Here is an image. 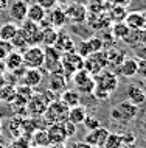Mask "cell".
Returning a JSON list of instances; mask_svg holds the SVG:
<instances>
[{"mask_svg":"<svg viewBox=\"0 0 146 148\" xmlns=\"http://www.w3.org/2000/svg\"><path fill=\"white\" fill-rule=\"evenodd\" d=\"M47 21L50 22V25L53 27V28H62V27L67 23V17H65V11H64V8H61V6H54L53 10H50L48 13H47Z\"/></svg>","mask_w":146,"mask_h":148,"instance_id":"cell-14","label":"cell"},{"mask_svg":"<svg viewBox=\"0 0 146 148\" xmlns=\"http://www.w3.org/2000/svg\"><path fill=\"white\" fill-rule=\"evenodd\" d=\"M86 117H87V108L82 106V105H78V106L70 108L69 109V117H67V120L78 126V125H81V123L84 122Z\"/></svg>","mask_w":146,"mask_h":148,"instance_id":"cell-23","label":"cell"},{"mask_svg":"<svg viewBox=\"0 0 146 148\" xmlns=\"http://www.w3.org/2000/svg\"><path fill=\"white\" fill-rule=\"evenodd\" d=\"M65 17H67V22L69 23H84L86 19H87V6L86 5H81V3H70L69 6L65 8Z\"/></svg>","mask_w":146,"mask_h":148,"instance_id":"cell-8","label":"cell"},{"mask_svg":"<svg viewBox=\"0 0 146 148\" xmlns=\"http://www.w3.org/2000/svg\"><path fill=\"white\" fill-rule=\"evenodd\" d=\"M132 49H134V53H135L137 59H146V45L145 44H139V45L132 47Z\"/></svg>","mask_w":146,"mask_h":148,"instance_id":"cell-40","label":"cell"},{"mask_svg":"<svg viewBox=\"0 0 146 148\" xmlns=\"http://www.w3.org/2000/svg\"><path fill=\"white\" fill-rule=\"evenodd\" d=\"M109 134H110V131L107 128L100 126L93 131H89V134L84 137V142L89 143V145H92L93 148H101V147H104V142H106V139H107Z\"/></svg>","mask_w":146,"mask_h":148,"instance_id":"cell-12","label":"cell"},{"mask_svg":"<svg viewBox=\"0 0 146 148\" xmlns=\"http://www.w3.org/2000/svg\"><path fill=\"white\" fill-rule=\"evenodd\" d=\"M11 45H13V49H19V50H23V49H26V47H28L26 39L23 38V34L20 33V30H19L17 34L11 39Z\"/></svg>","mask_w":146,"mask_h":148,"instance_id":"cell-32","label":"cell"},{"mask_svg":"<svg viewBox=\"0 0 146 148\" xmlns=\"http://www.w3.org/2000/svg\"><path fill=\"white\" fill-rule=\"evenodd\" d=\"M61 101L69 108H75L78 105H81V94L75 89H65L61 94Z\"/></svg>","mask_w":146,"mask_h":148,"instance_id":"cell-22","label":"cell"},{"mask_svg":"<svg viewBox=\"0 0 146 148\" xmlns=\"http://www.w3.org/2000/svg\"><path fill=\"white\" fill-rule=\"evenodd\" d=\"M76 3H81V5H86L87 2H90V0H75Z\"/></svg>","mask_w":146,"mask_h":148,"instance_id":"cell-48","label":"cell"},{"mask_svg":"<svg viewBox=\"0 0 146 148\" xmlns=\"http://www.w3.org/2000/svg\"><path fill=\"white\" fill-rule=\"evenodd\" d=\"M106 55H107V66H113L117 69L120 66V62L124 59V51L118 50V49H109L106 50Z\"/></svg>","mask_w":146,"mask_h":148,"instance_id":"cell-27","label":"cell"},{"mask_svg":"<svg viewBox=\"0 0 146 148\" xmlns=\"http://www.w3.org/2000/svg\"><path fill=\"white\" fill-rule=\"evenodd\" d=\"M86 42H87V47L90 50V55L92 53H96V51H101L104 49V41H103L101 38H98V36H92V38L86 39Z\"/></svg>","mask_w":146,"mask_h":148,"instance_id":"cell-29","label":"cell"},{"mask_svg":"<svg viewBox=\"0 0 146 148\" xmlns=\"http://www.w3.org/2000/svg\"><path fill=\"white\" fill-rule=\"evenodd\" d=\"M109 92H106L104 89H101V87L95 86L93 87V92H92V97H95L96 100H100V101H106V100L109 98Z\"/></svg>","mask_w":146,"mask_h":148,"instance_id":"cell-36","label":"cell"},{"mask_svg":"<svg viewBox=\"0 0 146 148\" xmlns=\"http://www.w3.org/2000/svg\"><path fill=\"white\" fill-rule=\"evenodd\" d=\"M82 125L86 126V130H87V131H93V130H96V128L101 126V122H100L96 117H93V115H89V114H87V117L84 119Z\"/></svg>","mask_w":146,"mask_h":148,"instance_id":"cell-33","label":"cell"},{"mask_svg":"<svg viewBox=\"0 0 146 148\" xmlns=\"http://www.w3.org/2000/svg\"><path fill=\"white\" fill-rule=\"evenodd\" d=\"M140 131H141V134H143L145 137H146V119L140 123Z\"/></svg>","mask_w":146,"mask_h":148,"instance_id":"cell-46","label":"cell"},{"mask_svg":"<svg viewBox=\"0 0 146 148\" xmlns=\"http://www.w3.org/2000/svg\"><path fill=\"white\" fill-rule=\"evenodd\" d=\"M135 139H137V136H135V133H132V131H128V133L121 134V140H123V147L134 145V143H135Z\"/></svg>","mask_w":146,"mask_h":148,"instance_id":"cell-37","label":"cell"},{"mask_svg":"<svg viewBox=\"0 0 146 148\" xmlns=\"http://www.w3.org/2000/svg\"><path fill=\"white\" fill-rule=\"evenodd\" d=\"M22 62L25 69H42V66H44V47H26L22 53Z\"/></svg>","mask_w":146,"mask_h":148,"instance_id":"cell-3","label":"cell"},{"mask_svg":"<svg viewBox=\"0 0 146 148\" xmlns=\"http://www.w3.org/2000/svg\"><path fill=\"white\" fill-rule=\"evenodd\" d=\"M69 148H93V147H92V145H89V143H86L84 140H82V142L79 140V142H75L73 145H70Z\"/></svg>","mask_w":146,"mask_h":148,"instance_id":"cell-42","label":"cell"},{"mask_svg":"<svg viewBox=\"0 0 146 148\" xmlns=\"http://www.w3.org/2000/svg\"><path fill=\"white\" fill-rule=\"evenodd\" d=\"M126 14H128V10L126 6H120V5H109V10H107V19L112 21V23H117V22H123Z\"/></svg>","mask_w":146,"mask_h":148,"instance_id":"cell-25","label":"cell"},{"mask_svg":"<svg viewBox=\"0 0 146 148\" xmlns=\"http://www.w3.org/2000/svg\"><path fill=\"white\" fill-rule=\"evenodd\" d=\"M11 51H13V45H11V42L0 41V61H3V59H5Z\"/></svg>","mask_w":146,"mask_h":148,"instance_id":"cell-35","label":"cell"},{"mask_svg":"<svg viewBox=\"0 0 146 148\" xmlns=\"http://www.w3.org/2000/svg\"><path fill=\"white\" fill-rule=\"evenodd\" d=\"M26 2H28V0H26Z\"/></svg>","mask_w":146,"mask_h":148,"instance_id":"cell-53","label":"cell"},{"mask_svg":"<svg viewBox=\"0 0 146 148\" xmlns=\"http://www.w3.org/2000/svg\"><path fill=\"white\" fill-rule=\"evenodd\" d=\"M53 47H54V50H58L61 55H64V53L75 51L76 44H75L73 38L69 33H65V31H58V38H56V41H54Z\"/></svg>","mask_w":146,"mask_h":148,"instance_id":"cell-11","label":"cell"},{"mask_svg":"<svg viewBox=\"0 0 146 148\" xmlns=\"http://www.w3.org/2000/svg\"><path fill=\"white\" fill-rule=\"evenodd\" d=\"M137 75L146 79V59H139V67H137Z\"/></svg>","mask_w":146,"mask_h":148,"instance_id":"cell-41","label":"cell"},{"mask_svg":"<svg viewBox=\"0 0 146 148\" xmlns=\"http://www.w3.org/2000/svg\"><path fill=\"white\" fill-rule=\"evenodd\" d=\"M47 19V11L42 6H39L36 2L30 3L28 5V11H26V21L33 22V23H41Z\"/></svg>","mask_w":146,"mask_h":148,"instance_id":"cell-19","label":"cell"},{"mask_svg":"<svg viewBox=\"0 0 146 148\" xmlns=\"http://www.w3.org/2000/svg\"><path fill=\"white\" fill-rule=\"evenodd\" d=\"M8 5H10V0H0V11L6 10Z\"/></svg>","mask_w":146,"mask_h":148,"instance_id":"cell-45","label":"cell"},{"mask_svg":"<svg viewBox=\"0 0 146 148\" xmlns=\"http://www.w3.org/2000/svg\"><path fill=\"white\" fill-rule=\"evenodd\" d=\"M0 148H5V147H3V145H2V143H0Z\"/></svg>","mask_w":146,"mask_h":148,"instance_id":"cell-51","label":"cell"},{"mask_svg":"<svg viewBox=\"0 0 146 148\" xmlns=\"http://www.w3.org/2000/svg\"><path fill=\"white\" fill-rule=\"evenodd\" d=\"M67 117H69V108L61 100L50 101L47 109H45V112H44L45 122H48L50 125H53V123H64L67 120Z\"/></svg>","mask_w":146,"mask_h":148,"instance_id":"cell-2","label":"cell"},{"mask_svg":"<svg viewBox=\"0 0 146 148\" xmlns=\"http://www.w3.org/2000/svg\"><path fill=\"white\" fill-rule=\"evenodd\" d=\"M67 89V78L62 73H50L48 77V90L54 94H62Z\"/></svg>","mask_w":146,"mask_h":148,"instance_id":"cell-18","label":"cell"},{"mask_svg":"<svg viewBox=\"0 0 146 148\" xmlns=\"http://www.w3.org/2000/svg\"><path fill=\"white\" fill-rule=\"evenodd\" d=\"M61 67L62 73L65 78L72 77L75 72L84 69V58H81L76 51H70V53L61 55Z\"/></svg>","mask_w":146,"mask_h":148,"instance_id":"cell-4","label":"cell"},{"mask_svg":"<svg viewBox=\"0 0 146 148\" xmlns=\"http://www.w3.org/2000/svg\"><path fill=\"white\" fill-rule=\"evenodd\" d=\"M47 133H48L50 145H53V143H65V140L69 139L65 134V131H64L62 123H53V125H50V128L47 130Z\"/></svg>","mask_w":146,"mask_h":148,"instance_id":"cell-17","label":"cell"},{"mask_svg":"<svg viewBox=\"0 0 146 148\" xmlns=\"http://www.w3.org/2000/svg\"><path fill=\"white\" fill-rule=\"evenodd\" d=\"M33 148H45V147H33Z\"/></svg>","mask_w":146,"mask_h":148,"instance_id":"cell-50","label":"cell"},{"mask_svg":"<svg viewBox=\"0 0 146 148\" xmlns=\"http://www.w3.org/2000/svg\"><path fill=\"white\" fill-rule=\"evenodd\" d=\"M139 115V106L126 101H120L118 105H115L110 109V119L113 122H120V123H131L135 120V117Z\"/></svg>","mask_w":146,"mask_h":148,"instance_id":"cell-1","label":"cell"},{"mask_svg":"<svg viewBox=\"0 0 146 148\" xmlns=\"http://www.w3.org/2000/svg\"><path fill=\"white\" fill-rule=\"evenodd\" d=\"M93 79H95V86L104 89L106 92H109V94L115 92L118 84H120V81H118V75L115 73V72H110L107 69H104L98 75H95Z\"/></svg>","mask_w":146,"mask_h":148,"instance_id":"cell-6","label":"cell"},{"mask_svg":"<svg viewBox=\"0 0 146 148\" xmlns=\"http://www.w3.org/2000/svg\"><path fill=\"white\" fill-rule=\"evenodd\" d=\"M62 126H64V131H65L67 137H73V136L76 134V125H73L72 122L65 120V122L62 123Z\"/></svg>","mask_w":146,"mask_h":148,"instance_id":"cell-39","label":"cell"},{"mask_svg":"<svg viewBox=\"0 0 146 148\" xmlns=\"http://www.w3.org/2000/svg\"><path fill=\"white\" fill-rule=\"evenodd\" d=\"M34 147H50V139H48V133L44 128H37L33 131V139H31Z\"/></svg>","mask_w":146,"mask_h":148,"instance_id":"cell-26","label":"cell"},{"mask_svg":"<svg viewBox=\"0 0 146 148\" xmlns=\"http://www.w3.org/2000/svg\"><path fill=\"white\" fill-rule=\"evenodd\" d=\"M140 44H145L146 45V28L140 30Z\"/></svg>","mask_w":146,"mask_h":148,"instance_id":"cell-44","label":"cell"},{"mask_svg":"<svg viewBox=\"0 0 146 148\" xmlns=\"http://www.w3.org/2000/svg\"><path fill=\"white\" fill-rule=\"evenodd\" d=\"M137 67H139V59L135 56H124V59L117 67L115 73L123 75L124 78H132L137 75Z\"/></svg>","mask_w":146,"mask_h":148,"instance_id":"cell-13","label":"cell"},{"mask_svg":"<svg viewBox=\"0 0 146 148\" xmlns=\"http://www.w3.org/2000/svg\"><path fill=\"white\" fill-rule=\"evenodd\" d=\"M107 55H106L104 50L96 51V53H92L90 56H87L84 59V69L89 72L92 77L98 75L100 72H103L104 69H107Z\"/></svg>","mask_w":146,"mask_h":148,"instance_id":"cell-5","label":"cell"},{"mask_svg":"<svg viewBox=\"0 0 146 148\" xmlns=\"http://www.w3.org/2000/svg\"><path fill=\"white\" fill-rule=\"evenodd\" d=\"M126 97H128V101L132 103L135 106H141L145 103V89L140 87L139 84H129L126 87Z\"/></svg>","mask_w":146,"mask_h":148,"instance_id":"cell-15","label":"cell"},{"mask_svg":"<svg viewBox=\"0 0 146 148\" xmlns=\"http://www.w3.org/2000/svg\"><path fill=\"white\" fill-rule=\"evenodd\" d=\"M0 100H5V101H11V100H16V89L13 86H6L3 87L2 92H0Z\"/></svg>","mask_w":146,"mask_h":148,"instance_id":"cell-34","label":"cell"},{"mask_svg":"<svg viewBox=\"0 0 146 148\" xmlns=\"http://www.w3.org/2000/svg\"><path fill=\"white\" fill-rule=\"evenodd\" d=\"M48 103H50L48 98H47L44 94H33L31 98L26 101V109H28V112L31 115H34V117H41V115H44Z\"/></svg>","mask_w":146,"mask_h":148,"instance_id":"cell-10","label":"cell"},{"mask_svg":"<svg viewBox=\"0 0 146 148\" xmlns=\"http://www.w3.org/2000/svg\"><path fill=\"white\" fill-rule=\"evenodd\" d=\"M112 5H120V6H128L131 3V0H110Z\"/></svg>","mask_w":146,"mask_h":148,"instance_id":"cell-43","label":"cell"},{"mask_svg":"<svg viewBox=\"0 0 146 148\" xmlns=\"http://www.w3.org/2000/svg\"><path fill=\"white\" fill-rule=\"evenodd\" d=\"M123 148H137L135 145H128V147H123Z\"/></svg>","mask_w":146,"mask_h":148,"instance_id":"cell-49","label":"cell"},{"mask_svg":"<svg viewBox=\"0 0 146 148\" xmlns=\"http://www.w3.org/2000/svg\"><path fill=\"white\" fill-rule=\"evenodd\" d=\"M19 31V25L14 22H5L0 25V41H6L11 42V39L17 34Z\"/></svg>","mask_w":146,"mask_h":148,"instance_id":"cell-24","label":"cell"},{"mask_svg":"<svg viewBox=\"0 0 146 148\" xmlns=\"http://www.w3.org/2000/svg\"><path fill=\"white\" fill-rule=\"evenodd\" d=\"M126 45H131V47H135L140 44V30H131L129 28V31L126 33V36L123 39H121Z\"/></svg>","mask_w":146,"mask_h":148,"instance_id":"cell-28","label":"cell"},{"mask_svg":"<svg viewBox=\"0 0 146 148\" xmlns=\"http://www.w3.org/2000/svg\"><path fill=\"white\" fill-rule=\"evenodd\" d=\"M128 31H129V27L126 25L124 22H117V23L112 25V38L113 39H120L121 41Z\"/></svg>","mask_w":146,"mask_h":148,"instance_id":"cell-30","label":"cell"},{"mask_svg":"<svg viewBox=\"0 0 146 148\" xmlns=\"http://www.w3.org/2000/svg\"><path fill=\"white\" fill-rule=\"evenodd\" d=\"M42 67L50 73H62L61 53L54 50V47H44V66Z\"/></svg>","mask_w":146,"mask_h":148,"instance_id":"cell-7","label":"cell"},{"mask_svg":"<svg viewBox=\"0 0 146 148\" xmlns=\"http://www.w3.org/2000/svg\"><path fill=\"white\" fill-rule=\"evenodd\" d=\"M50 148H67L65 143H53V145H50Z\"/></svg>","mask_w":146,"mask_h":148,"instance_id":"cell-47","label":"cell"},{"mask_svg":"<svg viewBox=\"0 0 146 148\" xmlns=\"http://www.w3.org/2000/svg\"><path fill=\"white\" fill-rule=\"evenodd\" d=\"M3 64H5V69H8L10 72H16V70L23 69L22 53L17 51V50H13L5 59H3Z\"/></svg>","mask_w":146,"mask_h":148,"instance_id":"cell-21","label":"cell"},{"mask_svg":"<svg viewBox=\"0 0 146 148\" xmlns=\"http://www.w3.org/2000/svg\"><path fill=\"white\" fill-rule=\"evenodd\" d=\"M30 3L26 0H13L8 5V14H10L11 21L14 23H22L23 21H26V11H28Z\"/></svg>","mask_w":146,"mask_h":148,"instance_id":"cell-9","label":"cell"},{"mask_svg":"<svg viewBox=\"0 0 146 148\" xmlns=\"http://www.w3.org/2000/svg\"><path fill=\"white\" fill-rule=\"evenodd\" d=\"M123 22L131 30H143L145 28V19H143V13L141 11H131V13L128 11Z\"/></svg>","mask_w":146,"mask_h":148,"instance_id":"cell-20","label":"cell"},{"mask_svg":"<svg viewBox=\"0 0 146 148\" xmlns=\"http://www.w3.org/2000/svg\"><path fill=\"white\" fill-rule=\"evenodd\" d=\"M36 3H37L39 6H42L47 13H48L50 10H53L54 6H58L59 0H36Z\"/></svg>","mask_w":146,"mask_h":148,"instance_id":"cell-38","label":"cell"},{"mask_svg":"<svg viewBox=\"0 0 146 148\" xmlns=\"http://www.w3.org/2000/svg\"><path fill=\"white\" fill-rule=\"evenodd\" d=\"M145 94H146V90H145ZM145 103H146V97H145Z\"/></svg>","mask_w":146,"mask_h":148,"instance_id":"cell-52","label":"cell"},{"mask_svg":"<svg viewBox=\"0 0 146 148\" xmlns=\"http://www.w3.org/2000/svg\"><path fill=\"white\" fill-rule=\"evenodd\" d=\"M42 70L41 69H25L22 75V84L28 86V87H37L42 83Z\"/></svg>","mask_w":146,"mask_h":148,"instance_id":"cell-16","label":"cell"},{"mask_svg":"<svg viewBox=\"0 0 146 148\" xmlns=\"http://www.w3.org/2000/svg\"><path fill=\"white\" fill-rule=\"evenodd\" d=\"M104 148H123V140H121V134L110 133L104 142Z\"/></svg>","mask_w":146,"mask_h":148,"instance_id":"cell-31","label":"cell"}]
</instances>
